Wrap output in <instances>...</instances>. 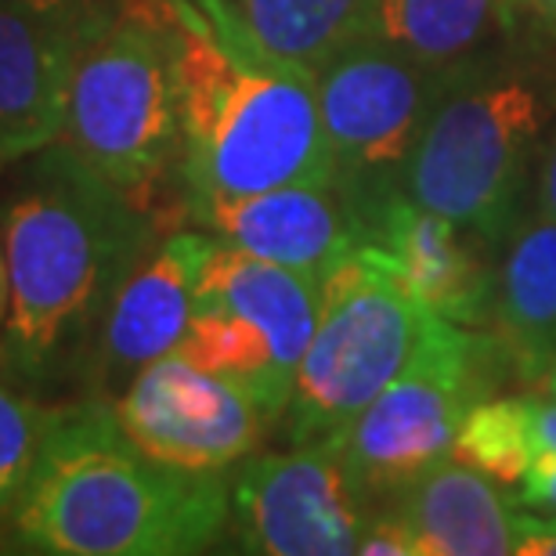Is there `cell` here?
<instances>
[{"instance_id": "f1b7e54d", "label": "cell", "mask_w": 556, "mask_h": 556, "mask_svg": "<svg viewBox=\"0 0 556 556\" xmlns=\"http://www.w3.org/2000/svg\"><path fill=\"white\" fill-rule=\"evenodd\" d=\"M105 4H124V0H105Z\"/></svg>"}, {"instance_id": "9a60e30c", "label": "cell", "mask_w": 556, "mask_h": 556, "mask_svg": "<svg viewBox=\"0 0 556 556\" xmlns=\"http://www.w3.org/2000/svg\"><path fill=\"white\" fill-rule=\"evenodd\" d=\"M391 514L413 531L419 556H506L517 546L514 498L455 455H444L397 492Z\"/></svg>"}, {"instance_id": "6da1fadb", "label": "cell", "mask_w": 556, "mask_h": 556, "mask_svg": "<svg viewBox=\"0 0 556 556\" xmlns=\"http://www.w3.org/2000/svg\"><path fill=\"white\" fill-rule=\"evenodd\" d=\"M160 239V220L65 141L11 163L0 199L8 261L0 376L37 397L80 391L119 286Z\"/></svg>"}, {"instance_id": "7402d4cb", "label": "cell", "mask_w": 556, "mask_h": 556, "mask_svg": "<svg viewBox=\"0 0 556 556\" xmlns=\"http://www.w3.org/2000/svg\"><path fill=\"white\" fill-rule=\"evenodd\" d=\"M358 556H419V546H416L413 531H408L391 509H383V514H376L369 520V528L362 531Z\"/></svg>"}, {"instance_id": "484cf974", "label": "cell", "mask_w": 556, "mask_h": 556, "mask_svg": "<svg viewBox=\"0 0 556 556\" xmlns=\"http://www.w3.org/2000/svg\"><path fill=\"white\" fill-rule=\"evenodd\" d=\"M8 315V261H4V242H0V329H4Z\"/></svg>"}, {"instance_id": "d4e9b609", "label": "cell", "mask_w": 556, "mask_h": 556, "mask_svg": "<svg viewBox=\"0 0 556 556\" xmlns=\"http://www.w3.org/2000/svg\"><path fill=\"white\" fill-rule=\"evenodd\" d=\"M535 210L556 220V124L546 138V149H542V160H539V170H535Z\"/></svg>"}, {"instance_id": "ac0fdd59", "label": "cell", "mask_w": 556, "mask_h": 556, "mask_svg": "<svg viewBox=\"0 0 556 556\" xmlns=\"http://www.w3.org/2000/svg\"><path fill=\"white\" fill-rule=\"evenodd\" d=\"M239 22L286 59L307 70L326 65L362 33L365 0H225Z\"/></svg>"}, {"instance_id": "4fadbf2b", "label": "cell", "mask_w": 556, "mask_h": 556, "mask_svg": "<svg viewBox=\"0 0 556 556\" xmlns=\"http://www.w3.org/2000/svg\"><path fill=\"white\" fill-rule=\"evenodd\" d=\"M358 236V247L433 315L466 329L492 321L495 271L477 253L473 236H466L448 217L397 192L365 210Z\"/></svg>"}, {"instance_id": "603a6c76", "label": "cell", "mask_w": 556, "mask_h": 556, "mask_svg": "<svg viewBox=\"0 0 556 556\" xmlns=\"http://www.w3.org/2000/svg\"><path fill=\"white\" fill-rule=\"evenodd\" d=\"M514 535L520 556H556V514H531V509L517 506Z\"/></svg>"}, {"instance_id": "8fae6325", "label": "cell", "mask_w": 556, "mask_h": 556, "mask_svg": "<svg viewBox=\"0 0 556 556\" xmlns=\"http://www.w3.org/2000/svg\"><path fill=\"white\" fill-rule=\"evenodd\" d=\"M124 4L0 0V155L8 166L62 138L76 62Z\"/></svg>"}, {"instance_id": "52a82bcc", "label": "cell", "mask_w": 556, "mask_h": 556, "mask_svg": "<svg viewBox=\"0 0 556 556\" xmlns=\"http://www.w3.org/2000/svg\"><path fill=\"white\" fill-rule=\"evenodd\" d=\"M498 362L509 365L498 337H473L466 326L444 321L419 358L337 433L351 470L376 503H391L452 455L463 419L492 397L503 376Z\"/></svg>"}, {"instance_id": "44dd1931", "label": "cell", "mask_w": 556, "mask_h": 556, "mask_svg": "<svg viewBox=\"0 0 556 556\" xmlns=\"http://www.w3.org/2000/svg\"><path fill=\"white\" fill-rule=\"evenodd\" d=\"M509 498H514V506L531 509V514H556V448H539L525 481L509 492Z\"/></svg>"}, {"instance_id": "3957f363", "label": "cell", "mask_w": 556, "mask_h": 556, "mask_svg": "<svg viewBox=\"0 0 556 556\" xmlns=\"http://www.w3.org/2000/svg\"><path fill=\"white\" fill-rule=\"evenodd\" d=\"M15 539L54 556H188L225 535L228 470H181L119 430L113 402L59 405L11 509Z\"/></svg>"}, {"instance_id": "e0dca14e", "label": "cell", "mask_w": 556, "mask_h": 556, "mask_svg": "<svg viewBox=\"0 0 556 556\" xmlns=\"http://www.w3.org/2000/svg\"><path fill=\"white\" fill-rule=\"evenodd\" d=\"M514 33L506 0H365L362 33L427 70L448 73Z\"/></svg>"}, {"instance_id": "4316f807", "label": "cell", "mask_w": 556, "mask_h": 556, "mask_svg": "<svg viewBox=\"0 0 556 556\" xmlns=\"http://www.w3.org/2000/svg\"><path fill=\"white\" fill-rule=\"evenodd\" d=\"M539 387H542V391H546L549 397H556V362L549 365V372L542 376V383H539Z\"/></svg>"}, {"instance_id": "7c38bea8", "label": "cell", "mask_w": 556, "mask_h": 556, "mask_svg": "<svg viewBox=\"0 0 556 556\" xmlns=\"http://www.w3.org/2000/svg\"><path fill=\"white\" fill-rule=\"evenodd\" d=\"M210 231L177 228L155 242L113 300L87 358L80 397L116 402L124 387L163 354H174L195 311V286L210 250Z\"/></svg>"}, {"instance_id": "ba28073f", "label": "cell", "mask_w": 556, "mask_h": 556, "mask_svg": "<svg viewBox=\"0 0 556 556\" xmlns=\"http://www.w3.org/2000/svg\"><path fill=\"white\" fill-rule=\"evenodd\" d=\"M315 76L332 188L358 220L387 195L405 192L408 160L448 73L354 37Z\"/></svg>"}, {"instance_id": "7a4b0ae2", "label": "cell", "mask_w": 556, "mask_h": 556, "mask_svg": "<svg viewBox=\"0 0 556 556\" xmlns=\"http://www.w3.org/2000/svg\"><path fill=\"white\" fill-rule=\"evenodd\" d=\"M185 217L203 199L332 185L318 76L253 37L225 0H166Z\"/></svg>"}, {"instance_id": "2e32d148", "label": "cell", "mask_w": 556, "mask_h": 556, "mask_svg": "<svg viewBox=\"0 0 556 556\" xmlns=\"http://www.w3.org/2000/svg\"><path fill=\"white\" fill-rule=\"evenodd\" d=\"M492 321L509 369L539 387L556 362V220L520 217L495 268Z\"/></svg>"}, {"instance_id": "30bf717a", "label": "cell", "mask_w": 556, "mask_h": 556, "mask_svg": "<svg viewBox=\"0 0 556 556\" xmlns=\"http://www.w3.org/2000/svg\"><path fill=\"white\" fill-rule=\"evenodd\" d=\"M119 430L144 455L181 470H231L261 444L271 419L242 387L163 354L113 402Z\"/></svg>"}, {"instance_id": "83f0119b", "label": "cell", "mask_w": 556, "mask_h": 556, "mask_svg": "<svg viewBox=\"0 0 556 556\" xmlns=\"http://www.w3.org/2000/svg\"><path fill=\"white\" fill-rule=\"evenodd\" d=\"M8 170V160H4V155H0V174H4Z\"/></svg>"}, {"instance_id": "ffe728a7", "label": "cell", "mask_w": 556, "mask_h": 556, "mask_svg": "<svg viewBox=\"0 0 556 556\" xmlns=\"http://www.w3.org/2000/svg\"><path fill=\"white\" fill-rule=\"evenodd\" d=\"M59 405L0 383V517H11Z\"/></svg>"}, {"instance_id": "9c48e42d", "label": "cell", "mask_w": 556, "mask_h": 556, "mask_svg": "<svg viewBox=\"0 0 556 556\" xmlns=\"http://www.w3.org/2000/svg\"><path fill=\"white\" fill-rule=\"evenodd\" d=\"M337 433L289 452L247 455L231 477V520L242 553L348 556L376 517Z\"/></svg>"}, {"instance_id": "8992f818", "label": "cell", "mask_w": 556, "mask_h": 556, "mask_svg": "<svg viewBox=\"0 0 556 556\" xmlns=\"http://www.w3.org/2000/svg\"><path fill=\"white\" fill-rule=\"evenodd\" d=\"M444 326L427 304L376 264L365 247L321 275L318 326L282 413L289 444L340 433L376 402Z\"/></svg>"}, {"instance_id": "cb8c5ba5", "label": "cell", "mask_w": 556, "mask_h": 556, "mask_svg": "<svg viewBox=\"0 0 556 556\" xmlns=\"http://www.w3.org/2000/svg\"><path fill=\"white\" fill-rule=\"evenodd\" d=\"M509 26L528 29L542 40L556 43V0H506Z\"/></svg>"}, {"instance_id": "5bb4252c", "label": "cell", "mask_w": 556, "mask_h": 556, "mask_svg": "<svg viewBox=\"0 0 556 556\" xmlns=\"http://www.w3.org/2000/svg\"><path fill=\"white\" fill-rule=\"evenodd\" d=\"M188 220L250 257L326 275L362 242L358 220L332 185H282L253 195L203 199Z\"/></svg>"}, {"instance_id": "5b68a950", "label": "cell", "mask_w": 556, "mask_h": 556, "mask_svg": "<svg viewBox=\"0 0 556 556\" xmlns=\"http://www.w3.org/2000/svg\"><path fill=\"white\" fill-rule=\"evenodd\" d=\"M166 228L185 203L177 65L166 0H127L76 62L62 138Z\"/></svg>"}, {"instance_id": "d6986e66", "label": "cell", "mask_w": 556, "mask_h": 556, "mask_svg": "<svg viewBox=\"0 0 556 556\" xmlns=\"http://www.w3.org/2000/svg\"><path fill=\"white\" fill-rule=\"evenodd\" d=\"M452 455L477 466L506 492L525 481L531 459L539 455L535 397H484L470 408L455 433Z\"/></svg>"}, {"instance_id": "277c9868", "label": "cell", "mask_w": 556, "mask_h": 556, "mask_svg": "<svg viewBox=\"0 0 556 556\" xmlns=\"http://www.w3.org/2000/svg\"><path fill=\"white\" fill-rule=\"evenodd\" d=\"M553 116V80L528 65H455L408 160L405 195L498 247L525 217Z\"/></svg>"}]
</instances>
